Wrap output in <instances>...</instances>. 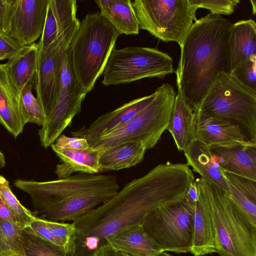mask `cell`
I'll use <instances>...</instances> for the list:
<instances>
[{"label":"cell","mask_w":256,"mask_h":256,"mask_svg":"<svg viewBox=\"0 0 256 256\" xmlns=\"http://www.w3.org/2000/svg\"><path fill=\"white\" fill-rule=\"evenodd\" d=\"M6 165L5 157L4 154L0 150V168L4 167Z\"/></svg>","instance_id":"cell-43"},{"label":"cell","mask_w":256,"mask_h":256,"mask_svg":"<svg viewBox=\"0 0 256 256\" xmlns=\"http://www.w3.org/2000/svg\"><path fill=\"white\" fill-rule=\"evenodd\" d=\"M194 206L191 250L194 256L217 253L212 216L208 204L200 192Z\"/></svg>","instance_id":"cell-23"},{"label":"cell","mask_w":256,"mask_h":256,"mask_svg":"<svg viewBox=\"0 0 256 256\" xmlns=\"http://www.w3.org/2000/svg\"><path fill=\"white\" fill-rule=\"evenodd\" d=\"M231 71L242 60L256 54V24L252 19L233 24L229 38Z\"/></svg>","instance_id":"cell-26"},{"label":"cell","mask_w":256,"mask_h":256,"mask_svg":"<svg viewBox=\"0 0 256 256\" xmlns=\"http://www.w3.org/2000/svg\"><path fill=\"white\" fill-rule=\"evenodd\" d=\"M140 29L180 47L194 24L198 10L189 0H135L132 2Z\"/></svg>","instance_id":"cell-8"},{"label":"cell","mask_w":256,"mask_h":256,"mask_svg":"<svg viewBox=\"0 0 256 256\" xmlns=\"http://www.w3.org/2000/svg\"><path fill=\"white\" fill-rule=\"evenodd\" d=\"M231 74L241 83L256 91V54L240 61Z\"/></svg>","instance_id":"cell-34"},{"label":"cell","mask_w":256,"mask_h":256,"mask_svg":"<svg viewBox=\"0 0 256 256\" xmlns=\"http://www.w3.org/2000/svg\"><path fill=\"white\" fill-rule=\"evenodd\" d=\"M5 60L4 55L2 53V52L0 51V61Z\"/></svg>","instance_id":"cell-46"},{"label":"cell","mask_w":256,"mask_h":256,"mask_svg":"<svg viewBox=\"0 0 256 256\" xmlns=\"http://www.w3.org/2000/svg\"><path fill=\"white\" fill-rule=\"evenodd\" d=\"M120 34L100 13L87 14L68 48L72 74L82 90L92 91Z\"/></svg>","instance_id":"cell-4"},{"label":"cell","mask_w":256,"mask_h":256,"mask_svg":"<svg viewBox=\"0 0 256 256\" xmlns=\"http://www.w3.org/2000/svg\"><path fill=\"white\" fill-rule=\"evenodd\" d=\"M194 206L185 198L162 205L146 215L141 224L163 252L186 253L192 246Z\"/></svg>","instance_id":"cell-10"},{"label":"cell","mask_w":256,"mask_h":256,"mask_svg":"<svg viewBox=\"0 0 256 256\" xmlns=\"http://www.w3.org/2000/svg\"><path fill=\"white\" fill-rule=\"evenodd\" d=\"M27 227L40 237L60 247L64 250V244L52 233L44 220L36 216Z\"/></svg>","instance_id":"cell-36"},{"label":"cell","mask_w":256,"mask_h":256,"mask_svg":"<svg viewBox=\"0 0 256 256\" xmlns=\"http://www.w3.org/2000/svg\"><path fill=\"white\" fill-rule=\"evenodd\" d=\"M156 256H173L166 252H162L156 255Z\"/></svg>","instance_id":"cell-45"},{"label":"cell","mask_w":256,"mask_h":256,"mask_svg":"<svg viewBox=\"0 0 256 256\" xmlns=\"http://www.w3.org/2000/svg\"><path fill=\"white\" fill-rule=\"evenodd\" d=\"M70 44L68 40L58 38L46 47H39L34 84L36 98L46 117L52 111L58 100L64 53Z\"/></svg>","instance_id":"cell-12"},{"label":"cell","mask_w":256,"mask_h":256,"mask_svg":"<svg viewBox=\"0 0 256 256\" xmlns=\"http://www.w3.org/2000/svg\"><path fill=\"white\" fill-rule=\"evenodd\" d=\"M232 25L222 16L209 13L194 22L180 47L176 84L194 110L217 74L231 73L228 42Z\"/></svg>","instance_id":"cell-2"},{"label":"cell","mask_w":256,"mask_h":256,"mask_svg":"<svg viewBox=\"0 0 256 256\" xmlns=\"http://www.w3.org/2000/svg\"><path fill=\"white\" fill-rule=\"evenodd\" d=\"M185 199L193 205L198 200V193L196 180H194L190 185Z\"/></svg>","instance_id":"cell-41"},{"label":"cell","mask_w":256,"mask_h":256,"mask_svg":"<svg viewBox=\"0 0 256 256\" xmlns=\"http://www.w3.org/2000/svg\"><path fill=\"white\" fill-rule=\"evenodd\" d=\"M20 44L10 36L0 34V51L5 59L11 58L20 52L26 46Z\"/></svg>","instance_id":"cell-37"},{"label":"cell","mask_w":256,"mask_h":256,"mask_svg":"<svg viewBox=\"0 0 256 256\" xmlns=\"http://www.w3.org/2000/svg\"><path fill=\"white\" fill-rule=\"evenodd\" d=\"M38 49V43L26 46L4 64L12 82L20 92L26 86L34 82Z\"/></svg>","instance_id":"cell-27"},{"label":"cell","mask_w":256,"mask_h":256,"mask_svg":"<svg viewBox=\"0 0 256 256\" xmlns=\"http://www.w3.org/2000/svg\"><path fill=\"white\" fill-rule=\"evenodd\" d=\"M106 242L116 250L130 256H156L163 252L141 223L122 230L107 238Z\"/></svg>","instance_id":"cell-20"},{"label":"cell","mask_w":256,"mask_h":256,"mask_svg":"<svg viewBox=\"0 0 256 256\" xmlns=\"http://www.w3.org/2000/svg\"><path fill=\"white\" fill-rule=\"evenodd\" d=\"M92 256H130L114 249L109 244H106L98 248Z\"/></svg>","instance_id":"cell-40"},{"label":"cell","mask_w":256,"mask_h":256,"mask_svg":"<svg viewBox=\"0 0 256 256\" xmlns=\"http://www.w3.org/2000/svg\"><path fill=\"white\" fill-rule=\"evenodd\" d=\"M194 180L188 164H160L127 183L112 198L72 222L76 228L72 256H92L107 238L134 224L156 208L184 200Z\"/></svg>","instance_id":"cell-1"},{"label":"cell","mask_w":256,"mask_h":256,"mask_svg":"<svg viewBox=\"0 0 256 256\" xmlns=\"http://www.w3.org/2000/svg\"><path fill=\"white\" fill-rule=\"evenodd\" d=\"M76 0H48L44 30L38 44L46 47L56 40L74 37L80 25Z\"/></svg>","instance_id":"cell-15"},{"label":"cell","mask_w":256,"mask_h":256,"mask_svg":"<svg viewBox=\"0 0 256 256\" xmlns=\"http://www.w3.org/2000/svg\"><path fill=\"white\" fill-rule=\"evenodd\" d=\"M0 194L16 218L25 228L36 217L20 202L12 191L9 182L0 175Z\"/></svg>","instance_id":"cell-32"},{"label":"cell","mask_w":256,"mask_h":256,"mask_svg":"<svg viewBox=\"0 0 256 256\" xmlns=\"http://www.w3.org/2000/svg\"><path fill=\"white\" fill-rule=\"evenodd\" d=\"M184 152L186 164L192 168V171L228 194L224 172L210 146L195 140Z\"/></svg>","instance_id":"cell-19"},{"label":"cell","mask_w":256,"mask_h":256,"mask_svg":"<svg viewBox=\"0 0 256 256\" xmlns=\"http://www.w3.org/2000/svg\"><path fill=\"white\" fill-rule=\"evenodd\" d=\"M34 82L26 86L20 92V104L25 124L34 123L42 126L46 116L40 104L32 92Z\"/></svg>","instance_id":"cell-31"},{"label":"cell","mask_w":256,"mask_h":256,"mask_svg":"<svg viewBox=\"0 0 256 256\" xmlns=\"http://www.w3.org/2000/svg\"><path fill=\"white\" fill-rule=\"evenodd\" d=\"M44 220L52 233L64 244L66 254L72 256L76 248V228L74 224Z\"/></svg>","instance_id":"cell-33"},{"label":"cell","mask_w":256,"mask_h":256,"mask_svg":"<svg viewBox=\"0 0 256 256\" xmlns=\"http://www.w3.org/2000/svg\"><path fill=\"white\" fill-rule=\"evenodd\" d=\"M210 148L224 172L256 181V146Z\"/></svg>","instance_id":"cell-21"},{"label":"cell","mask_w":256,"mask_h":256,"mask_svg":"<svg viewBox=\"0 0 256 256\" xmlns=\"http://www.w3.org/2000/svg\"><path fill=\"white\" fill-rule=\"evenodd\" d=\"M250 2H251L252 6V12H253V14L254 15L256 13V0H250Z\"/></svg>","instance_id":"cell-44"},{"label":"cell","mask_w":256,"mask_h":256,"mask_svg":"<svg viewBox=\"0 0 256 256\" xmlns=\"http://www.w3.org/2000/svg\"><path fill=\"white\" fill-rule=\"evenodd\" d=\"M99 164L102 171L118 170L142 162L146 148L140 142H126L102 148Z\"/></svg>","instance_id":"cell-24"},{"label":"cell","mask_w":256,"mask_h":256,"mask_svg":"<svg viewBox=\"0 0 256 256\" xmlns=\"http://www.w3.org/2000/svg\"><path fill=\"white\" fill-rule=\"evenodd\" d=\"M14 185L30 196L36 214L50 205L68 202L90 194L116 193L120 188L115 176L86 173L45 182L18 179Z\"/></svg>","instance_id":"cell-7"},{"label":"cell","mask_w":256,"mask_h":256,"mask_svg":"<svg viewBox=\"0 0 256 256\" xmlns=\"http://www.w3.org/2000/svg\"><path fill=\"white\" fill-rule=\"evenodd\" d=\"M86 94L72 74L67 49L64 53L60 87L57 102L46 117L44 124L38 132L43 147L47 148L54 144L70 126L74 117L80 113L82 102Z\"/></svg>","instance_id":"cell-11"},{"label":"cell","mask_w":256,"mask_h":256,"mask_svg":"<svg viewBox=\"0 0 256 256\" xmlns=\"http://www.w3.org/2000/svg\"><path fill=\"white\" fill-rule=\"evenodd\" d=\"M0 218L10 222L13 224L24 228L25 226L18 220L12 210L6 204L0 194Z\"/></svg>","instance_id":"cell-39"},{"label":"cell","mask_w":256,"mask_h":256,"mask_svg":"<svg viewBox=\"0 0 256 256\" xmlns=\"http://www.w3.org/2000/svg\"><path fill=\"white\" fill-rule=\"evenodd\" d=\"M189 2L197 9H207L210 13L220 16L231 14L240 2L239 0H189Z\"/></svg>","instance_id":"cell-35"},{"label":"cell","mask_w":256,"mask_h":256,"mask_svg":"<svg viewBox=\"0 0 256 256\" xmlns=\"http://www.w3.org/2000/svg\"><path fill=\"white\" fill-rule=\"evenodd\" d=\"M23 228L0 218V256H24L20 237Z\"/></svg>","instance_id":"cell-30"},{"label":"cell","mask_w":256,"mask_h":256,"mask_svg":"<svg viewBox=\"0 0 256 256\" xmlns=\"http://www.w3.org/2000/svg\"><path fill=\"white\" fill-rule=\"evenodd\" d=\"M0 124L14 138L26 125L20 104V92L12 82L4 64H0Z\"/></svg>","instance_id":"cell-17"},{"label":"cell","mask_w":256,"mask_h":256,"mask_svg":"<svg viewBox=\"0 0 256 256\" xmlns=\"http://www.w3.org/2000/svg\"><path fill=\"white\" fill-rule=\"evenodd\" d=\"M173 60L157 48L128 46L112 50L102 74L104 86L130 83L174 73Z\"/></svg>","instance_id":"cell-9"},{"label":"cell","mask_w":256,"mask_h":256,"mask_svg":"<svg viewBox=\"0 0 256 256\" xmlns=\"http://www.w3.org/2000/svg\"><path fill=\"white\" fill-rule=\"evenodd\" d=\"M153 100L122 126L88 142L94 148H104L126 142L142 143L146 150L153 148L167 130L176 92L168 82L155 91Z\"/></svg>","instance_id":"cell-5"},{"label":"cell","mask_w":256,"mask_h":256,"mask_svg":"<svg viewBox=\"0 0 256 256\" xmlns=\"http://www.w3.org/2000/svg\"><path fill=\"white\" fill-rule=\"evenodd\" d=\"M48 0H8L5 35L22 46L41 36Z\"/></svg>","instance_id":"cell-13"},{"label":"cell","mask_w":256,"mask_h":256,"mask_svg":"<svg viewBox=\"0 0 256 256\" xmlns=\"http://www.w3.org/2000/svg\"><path fill=\"white\" fill-rule=\"evenodd\" d=\"M228 194L256 224V181L224 172Z\"/></svg>","instance_id":"cell-28"},{"label":"cell","mask_w":256,"mask_h":256,"mask_svg":"<svg viewBox=\"0 0 256 256\" xmlns=\"http://www.w3.org/2000/svg\"><path fill=\"white\" fill-rule=\"evenodd\" d=\"M195 140L210 146H256L239 125L226 119L194 110Z\"/></svg>","instance_id":"cell-14"},{"label":"cell","mask_w":256,"mask_h":256,"mask_svg":"<svg viewBox=\"0 0 256 256\" xmlns=\"http://www.w3.org/2000/svg\"><path fill=\"white\" fill-rule=\"evenodd\" d=\"M213 222L220 256H256V224L223 190L200 177L196 179Z\"/></svg>","instance_id":"cell-3"},{"label":"cell","mask_w":256,"mask_h":256,"mask_svg":"<svg viewBox=\"0 0 256 256\" xmlns=\"http://www.w3.org/2000/svg\"><path fill=\"white\" fill-rule=\"evenodd\" d=\"M54 144L59 147L72 150L87 149L90 147L88 140L84 138L69 137L62 134Z\"/></svg>","instance_id":"cell-38"},{"label":"cell","mask_w":256,"mask_h":256,"mask_svg":"<svg viewBox=\"0 0 256 256\" xmlns=\"http://www.w3.org/2000/svg\"><path fill=\"white\" fill-rule=\"evenodd\" d=\"M156 93L138 98L100 116L88 128L72 132L73 136L84 138L88 142L113 131L127 123L154 99Z\"/></svg>","instance_id":"cell-16"},{"label":"cell","mask_w":256,"mask_h":256,"mask_svg":"<svg viewBox=\"0 0 256 256\" xmlns=\"http://www.w3.org/2000/svg\"><path fill=\"white\" fill-rule=\"evenodd\" d=\"M178 88L166 130L178 150L184 152L195 140L194 110L185 100L180 88Z\"/></svg>","instance_id":"cell-22"},{"label":"cell","mask_w":256,"mask_h":256,"mask_svg":"<svg viewBox=\"0 0 256 256\" xmlns=\"http://www.w3.org/2000/svg\"><path fill=\"white\" fill-rule=\"evenodd\" d=\"M8 0H0V34L5 35Z\"/></svg>","instance_id":"cell-42"},{"label":"cell","mask_w":256,"mask_h":256,"mask_svg":"<svg viewBox=\"0 0 256 256\" xmlns=\"http://www.w3.org/2000/svg\"><path fill=\"white\" fill-rule=\"evenodd\" d=\"M20 237L24 256H68L62 248L40 237L28 227L22 230Z\"/></svg>","instance_id":"cell-29"},{"label":"cell","mask_w":256,"mask_h":256,"mask_svg":"<svg viewBox=\"0 0 256 256\" xmlns=\"http://www.w3.org/2000/svg\"><path fill=\"white\" fill-rule=\"evenodd\" d=\"M50 146L61 161L54 170L58 179L68 178L76 172L96 174L102 171L99 164L102 148L90 146L85 150H72L54 144Z\"/></svg>","instance_id":"cell-18"},{"label":"cell","mask_w":256,"mask_h":256,"mask_svg":"<svg viewBox=\"0 0 256 256\" xmlns=\"http://www.w3.org/2000/svg\"><path fill=\"white\" fill-rule=\"evenodd\" d=\"M100 12L120 34H138L139 24L130 0H97Z\"/></svg>","instance_id":"cell-25"},{"label":"cell","mask_w":256,"mask_h":256,"mask_svg":"<svg viewBox=\"0 0 256 256\" xmlns=\"http://www.w3.org/2000/svg\"><path fill=\"white\" fill-rule=\"evenodd\" d=\"M195 110L239 125L256 142V91L241 83L231 73L217 74Z\"/></svg>","instance_id":"cell-6"}]
</instances>
